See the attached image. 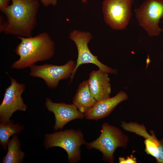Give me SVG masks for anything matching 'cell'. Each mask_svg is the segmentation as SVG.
<instances>
[{
	"label": "cell",
	"instance_id": "ba28073f",
	"mask_svg": "<svg viewBox=\"0 0 163 163\" xmlns=\"http://www.w3.org/2000/svg\"><path fill=\"white\" fill-rule=\"evenodd\" d=\"M11 84L5 89L3 101L0 105V123L6 124L11 120L10 118L16 111L25 112L27 107L21 97L26 85L18 83L9 76Z\"/></svg>",
	"mask_w": 163,
	"mask_h": 163
},
{
	"label": "cell",
	"instance_id": "7c38bea8",
	"mask_svg": "<svg viewBox=\"0 0 163 163\" xmlns=\"http://www.w3.org/2000/svg\"><path fill=\"white\" fill-rule=\"evenodd\" d=\"M128 95L120 91L112 97L96 102L94 106L84 113L87 119L97 121L109 116L120 102L127 100Z\"/></svg>",
	"mask_w": 163,
	"mask_h": 163
},
{
	"label": "cell",
	"instance_id": "4fadbf2b",
	"mask_svg": "<svg viewBox=\"0 0 163 163\" xmlns=\"http://www.w3.org/2000/svg\"><path fill=\"white\" fill-rule=\"evenodd\" d=\"M88 82L90 91L97 101L110 97L111 85L108 73L100 70L92 71Z\"/></svg>",
	"mask_w": 163,
	"mask_h": 163
},
{
	"label": "cell",
	"instance_id": "8fae6325",
	"mask_svg": "<svg viewBox=\"0 0 163 163\" xmlns=\"http://www.w3.org/2000/svg\"><path fill=\"white\" fill-rule=\"evenodd\" d=\"M44 106L54 114L55 121L53 129L55 131L59 129L61 130L66 124L72 120L85 117L84 114L80 112L73 104L55 103L46 98Z\"/></svg>",
	"mask_w": 163,
	"mask_h": 163
},
{
	"label": "cell",
	"instance_id": "277c9868",
	"mask_svg": "<svg viewBox=\"0 0 163 163\" xmlns=\"http://www.w3.org/2000/svg\"><path fill=\"white\" fill-rule=\"evenodd\" d=\"M86 142L80 130L73 129L46 133L44 144L46 149L54 147L61 148L66 151L69 163H75L81 158L80 146Z\"/></svg>",
	"mask_w": 163,
	"mask_h": 163
},
{
	"label": "cell",
	"instance_id": "6da1fadb",
	"mask_svg": "<svg viewBox=\"0 0 163 163\" xmlns=\"http://www.w3.org/2000/svg\"><path fill=\"white\" fill-rule=\"evenodd\" d=\"M12 3L1 10L7 21L0 31L18 37H29L37 24L40 5L38 0H11Z\"/></svg>",
	"mask_w": 163,
	"mask_h": 163
},
{
	"label": "cell",
	"instance_id": "5bb4252c",
	"mask_svg": "<svg viewBox=\"0 0 163 163\" xmlns=\"http://www.w3.org/2000/svg\"><path fill=\"white\" fill-rule=\"evenodd\" d=\"M97 102L90 91L88 80L82 82L73 99V104L80 112L84 114Z\"/></svg>",
	"mask_w": 163,
	"mask_h": 163
},
{
	"label": "cell",
	"instance_id": "52a82bcc",
	"mask_svg": "<svg viewBox=\"0 0 163 163\" xmlns=\"http://www.w3.org/2000/svg\"><path fill=\"white\" fill-rule=\"evenodd\" d=\"M69 37L75 44L78 52L76 66L70 78L69 84L72 81L77 69L81 65L84 64H93L103 72L111 74H117L116 70L102 63L98 59L97 57L93 55L90 50L88 43L92 38L90 33L74 30L70 33Z\"/></svg>",
	"mask_w": 163,
	"mask_h": 163
},
{
	"label": "cell",
	"instance_id": "44dd1931",
	"mask_svg": "<svg viewBox=\"0 0 163 163\" xmlns=\"http://www.w3.org/2000/svg\"><path fill=\"white\" fill-rule=\"evenodd\" d=\"M130 0L133 2V0Z\"/></svg>",
	"mask_w": 163,
	"mask_h": 163
},
{
	"label": "cell",
	"instance_id": "9c48e42d",
	"mask_svg": "<svg viewBox=\"0 0 163 163\" xmlns=\"http://www.w3.org/2000/svg\"><path fill=\"white\" fill-rule=\"evenodd\" d=\"M76 64L75 61L70 60L61 66L48 64L40 66L34 64L30 67L29 75L43 79L48 88L53 89L57 87L60 80L71 78Z\"/></svg>",
	"mask_w": 163,
	"mask_h": 163
},
{
	"label": "cell",
	"instance_id": "d6986e66",
	"mask_svg": "<svg viewBox=\"0 0 163 163\" xmlns=\"http://www.w3.org/2000/svg\"><path fill=\"white\" fill-rule=\"evenodd\" d=\"M9 0H0V9L1 10L5 8L9 5Z\"/></svg>",
	"mask_w": 163,
	"mask_h": 163
},
{
	"label": "cell",
	"instance_id": "5b68a950",
	"mask_svg": "<svg viewBox=\"0 0 163 163\" xmlns=\"http://www.w3.org/2000/svg\"><path fill=\"white\" fill-rule=\"evenodd\" d=\"M134 11L139 26L149 36H157L163 30L158 26L163 18V0H145Z\"/></svg>",
	"mask_w": 163,
	"mask_h": 163
},
{
	"label": "cell",
	"instance_id": "e0dca14e",
	"mask_svg": "<svg viewBox=\"0 0 163 163\" xmlns=\"http://www.w3.org/2000/svg\"><path fill=\"white\" fill-rule=\"evenodd\" d=\"M119 163H137L136 158L131 155L130 156H128L126 158L120 157L119 158Z\"/></svg>",
	"mask_w": 163,
	"mask_h": 163
},
{
	"label": "cell",
	"instance_id": "3957f363",
	"mask_svg": "<svg viewBox=\"0 0 163 163\" xmlns=\"http://www.w3.org/2000/svg\"><path fill=\"white\" fill-rule=\"evenodd\" d=\"M99 137L92 142H86L88 150L94 149L101 152L102 160L110 163L114 162L113 153L118 147L126 148L129 140L128 136L119 128L107 123H103Z\"/></svg>",
	"mask_w": 163,
	"mask_h": 163
},
{
	"label": "cell",
	"instance_id": "ac0fdd59",
	"mask_svg": "<svg viewBox=\"0 0 163 163\" xmlns=\"http://www.w3.org/2000/svg\"><path fill=\"white\" fill-rule=\"evenodd\" d=\"M40 2L43 6L47 7L50 5H56L57 3V0H40Z\"/></svg>",
	"mask_w": 163,
	"mask_h": 163
},
{
	"label": "cell",
	"instance_id": "ffe728a7",
	"mask_svg": "<svg viewBox=\"0 0 163 163\" xmlns=\"http://www.w3.org/2000/svg\"><path fill=\"white\" fill-rule=\"evenodd\" d=\"M81 1L84 3H86L87 0H81Z\"/></svg>",
	"mask_w": 163,
	"mask_h": 163
},
{
	"label": "cell",
	"instance_id": "30bf717a",
	"mask_svg": "<svg viewBox=\"0 0 163 163\" xmlns=\"http://www.w3.org/2000/svg\"><path fill=\"white\" fill-rule=\"evenodd\" d=\"M121 126L126 131L144 137L146 154L155 157L157 163H163V140L158 139L153 131L150 130V135L143 125L133 122L122 121Z\"/></svg>",
	"mask_w": 163,
	"mask_h": 163
},
{
	"label": "cell",
	"instance_id": "8992f818",
	"mask_svg": "<svg viewBox=\"0 0 163 163\" xmlns=\"http://www.w3.org/2000/svg\"><path fill=\"white\" fill-rule=\"evenodd\" d=\"M132 2L130 0H104L102 10L106 23L112 29H125L130 20Z\"/></svg>",
	"mask_w": 163,
	"mask_h": 163
},
{
	"label": "cell",
	"instance_id": "7a4b0ae2",
	"mask_svg": "<svg viewBox=\"0 0 163 163\" xmlns=\"http://www.w3.org/2000/svg\"><path fill=\"white\" fill-rule=\"evenodd\" d=\"M17 37L21 42L15 51L20 58L12 64V69L30 68L38 62L49 60L54 55L55 44L47 32H42L33 37Z\"/></svg>",
	"mask_w": 163,
	"mask_h": 163
},
{
	"label": "cell",
	"instance_id": "2e32d148",
	"mask_svg": "<svg viewBox=\"0 0 163 163\" xmlns=\"http://www.w3.org/2000/svg\"><path fill=\"white\" fill-rule=\"evenodd\" d=\"M24 129V126L20 125L18 123H14L12 120L6 124L0 123V145L4 151L7 150L9 138L16 134H19Z\"/></svg>",
	"mask_w": 163,
	"mask_h": 163
},
{
	"label": "cell",
	"instance_id": "9a60e30c",
	"mask_svg": "<svg viewBox=\"0 0 163 163\" xmlns=\"http://www.w3.org/2000/svg\"><path fill=\"white\" fill-rule=\"evenodd\" d=\"M21 144L17 135L12 136L7 144V152L2 158V163H21L23 161L24 153L21 150Z\"/></svg>",
	"mask_w": 163,
	"mask_h": 163
}]
</instances>
